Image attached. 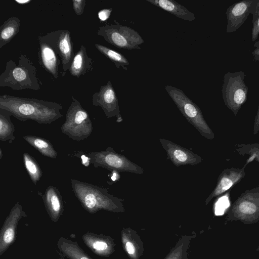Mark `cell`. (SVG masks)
Listing matches in <instances>:
<instances>
[{
	"label": "cell",
	"instance_id": "1",
	"mask_svg": "<svg viewBox=\"0 0 259 259\" xmlns=\"http://www.w3.org/2000/svg\"><path fill=\"white\" fill-rule=\"evenodd\" d=\"M0 108L9 111L20 121L31 120L39 124H51L63 116L60 103L7 94L0 96Z\"/></svg>",
	"mask_w": 259,
	"mask_h": 259
},
{
	"label": "cell",
	"instance_id": "2",
	"mask_svg": "<svg viewBox=\"0 0 259 259\" xmlns=\"http://www.w3.org/2000/svg\"><path fill=\"white\" fill-rule=\"evenodd\" d=\"M71 186L82 207L90 213L101 210L119 211L122 209V200L102 187L75 179L71 180Z\"/></svg>",
	"mask_w": 259,
	"mask_h": 259
},
{
	"label": "cell",
	"instance_id": "3",
	"mask_svg": "<svg viewBox=\"0 0 259 259\" xmlns=\"http://www.w3.org/2000/svg\"><path fill=\"white\" fill-rule=\"evenodd\" d=\"M42 85L34 64L22 54L19 56L18 64L11 59L7 61L5 70L0 75V87H7L16 91H38Z\"/></svg>",
	"mask_w": 259,
	"mask_h": 259
},
{
	"label": "cell",
	"instance_id": "4",
	"mask_svg": "<svg viewBox=\"0 0 259 259\" xmlns=\"http://www.w3.org/2000/svg\"><path fill=\"white\" fill-rule=\"evenodd\" d=\"M168 95L177 108L201 134L208 140L214 138V134L205 121L199 107L187 97L182 90L170 85L165 86Z\"/></svg>",
	"mask_w": 259,
	"mask_h": 259
},
{
	"label": "cell",
	"instance_id": "5",
	"mask_svg": "<svg viewBox=\"0 0 259 259\" xmlns=\"http://www.w3.org/2000/svg\"><path fill=\"white\" fill-rule=\"evenodd\" d=\"M61 130L62 133L76 141L86 139L93 132V123L88 112L73 96Z\"/></svg>",
	"mask_w": 259,
	"mask_h": 259
},
{
	"label": "cell",
	"instance_id": "6",
	"mask_svg": "<svg viewBox=\"0 0 259 259\" xmlns=\"http://www.w3.org/2000/svg\"><path fill=\"white\" fill-rule=\"evenodd\" d=\"M227 221L249 225L259 222V186L242 193L227 211Z\"/></svg>",
	"mask_w": 259,
	"mask_h": 259
},
{
	"label": "cell",
	"instance_id": "7",
	"mask_svg": "<svg viewBox=\"0 0 259 259\" xmlns=\"http://www.w3.org/2000/svg\"><path fill=\"white\" fill-rule=\"evenodd\" d=\"M245 74L239 71L227 72L223 77L222 94L225 105L236 115L246 102L248 88L244 82Z\"/></svg>",
	"mask_w": 259,
	"mask_h": 259
},
{
	"label": "cell",
	"instance_id": "8",
	"mask_svg": "<svg viewBox=\"0 0 259 259\" xmlns=\"http://www.w3.org/2000/svg\"><path fill=\"white\" fill-rule=\"evenodd\" d=\"M110 44L122 49L140 50L139 45L144 40L133 28L122 25L114 20V24H106L99 28L97 32Z\"/></svg>",
	"mask_w": 259,
	"mask_h": 259
},
{
	"label": "cell",
	"instance_id": "9",
	"mask_svg": "<svg viewBox=\"0 0 259 259\" xmlns=\"http://www.w3.org/2000/svg\"><path fill=\"white\" fill-rule=\"evenodd\" d=\"M88 156L91 163L95 168L101 167L111 171L130 172L143 174V168L129 160L124 155L116 152L112 147H107L104 151L91 152Z\"/></svg>",
	"mask_w": 259,
	"mask_h": 259
},
{
	"label": "cell",
	"instance_id": "10",
	"mask_svg": "<svg viewBox=\"0 0 259 259\" xmlns=\"http://www.w3.org/2000/svg\"><path fill=\"white\" fill-rule=\"evenodd\" d=\"M38 38L49 44L61 58V76H64L74 55L70 32L68 30H57L40 35Z\"/></svg>",
	"mask_w": 259,
	"mask_h": 259
},
{
	"label": "cell",
	"instance_id": "11",
	"mask_svg": "<svg viewBox=\"0 0 259 259\" xmlns=\"http://www.w3.org/2000/svg\"><path fill=\"white\" fill-rule=\"evenodd\" d=\"M92 101L94 106L101 107L107 118L115 117L118 123L123 121L118 98L110 80L101 85L99 91L93 94Z\"/></svg>",
	"mask_w": 259,
	"mask_h": 259
},
{
	"label": "cell",
	"instance_id": "12",
	"mask_svg": "<svg viewBox=\"0 0 259 259\" xmlns=\"http://www.w3.org/2000/svg\"><path fill=\"white\" fill-rule=\"evenodd\" d=\"M21 205L17 202L6 218L0 232V255L8 249L16 239L17 225L20 219L26 217Z\"/></svg>",
	"mask_w": 259,
	"mask_h": 259
},
{
	"label": "cell",
	"instance_id": "13",
	"mask_svg": "<svg viewBox=\"0 0 259 259\" xmlns=\"http://www.w3.org/2000/svg\"><path fill=\"white\" fill-rule=\"evenodd\" d=\"M162 147L167 154V159L175 166L195 165L202 162L203 159L193 151L173 142L165 139H159Z\"/></svg>",
	"mask_w": 259,
	"mask_h": 259
},
{
	"label": "cell",
	"instance_id": "14",
	"mask_svg": "<svg viewBox=\"0 0 259 259\" xmlns=\"http://www.w3.org/2000/svg\"><path fill=\"white\" fill-rule=\"evenodd\" d=\"M250 161L248 159L244 166L241 168H227L219 175L217 185L205 200L206 204L211 199L228 191L239 183L245 176V168Z\"/></svg>",
	"mask_w": 259,
	"mask_h": 259
},
{
	"label": "cell",
	"instance_id": "15",
	"mask_svg": "<svg viewBox=\"0 0 259 259\" xmlns=\"http://www.w3.org/2000/svg\"><path fill=\"white\" fill-rule=\"evenodd\" d=\"M253 0H242L230 6L227 9L226 32L236 31L247 20L250 14Z\"/></svg>",
	"mask_w": 259,
	"mask_h": 259
},
{
	"label": "cell",
	"instance_id": "16",
	"mask_svg": "<svg viewBox=\"0 0 259 259\" xmlns=\"http://www.w3.org/2000/svg\"><path fill=\"white\" fill-rule=\"evenodd\" d=\"M39 47L37 52L40 66L48 72L52 77H59L60 60L59 55L47 42L38 38Z\"/></svg>",
	"mask_w": 259,
	"mask_h": 259
},
{
	"label": "cell",
	"instance_id": "17",
	"mask_svg": "<svg viewBox=\"0 0 259 259\" xmlns=\"http://www.w3.org/2000/svg\"><path fill=\"white\" fill-rule=\"evenodd\" d=\"M37 193L42 198L51 220L54 223L57 222L64 211V203L59 189L49 186L44 194L39 191Z\"/></svg>",
	"mask_w": 259,
	"mask_h": 259
},
{
	"label": "cell",
	"instance_id": "18",
	"mask_svg": "<svg viewBox=\"0 0 259 259\" xmlns=\"http://www.w3.org/2000/svg\"><path fill=\"white\" fill-rule=\"evenodd\" d=\"M94 62L92 58L88 55L85 47L82 45L74 54L69 72L71 76L79 78L93 70Z\"/></svg>",
	"mask_w": 259,
	"mask_h": 259
},
{
	"label": "cell",
	"instance_id": "19",
	"mask_svg": "<svg viewBox=\"0 0 259 259\" xmlns=\"http://www.w3.org/2000/svg\"><path fill=\"white\" fill-rule=\"evenodd\" d=\"M147 2L175 15L179 18L192 22L196 20L194 14L173 0H146Z\"/></svg>",
	"mask_w": 259,
	"mask_h": 259
},
{
	"label": "cell",
	"instance_id": "20",
	"mask_svg": "<svg viewBox=\"0 0 259 259\" xmlns=\"http://www.w3.org/2000/svg\"><path fill=\"white\" fill-rule=\"evenodd\" d=\"M84 244L94 254L106 256L110 252L111 247L108 239L93 232H87L82 236Z\"/></svg>",
	"mask_w": 259,
	"mask_h": 259
},
{
	"label": "cell",
	"instance_id": "21",
	"mask_svg": "<svg viewBox=\"0 0 259 259\" xmlns=\"http://www.w3.org/2000/svg\"><path fill=\"white\" fill-rule=\"evenodd\" d=\"M57 245L61 253L68 259H93L75 241L61 237Z\"/></svg>",
	"mask_w": 259,
	"mask_h": 259
},
{
	"label": "cell",
	"instance_id": "22",
	"mask_svg": "<svg viewBox=\"0 0 259 259\" xmlns=\"http://www.w3.org/2000/svg\"><path fill=\"white\" fill-rule=\"evenodd\" d=\"M20 21L18 17L12 16L0 27V49L8 44L20 31Z\"/></svg>",
	"mask_w": 259,
	"mask_h": 259
},
{
	"label": "cell",
	"instance_id": "23",
	"mask_svg": "<svg viewBox=\"0 0 259 259\" xmlns=\"http://www.w3.org/2000/svg\"><path fill=\"white\" fill-rule=\"evenodd\" d=\"M24 140L36 149L43 156L56 159L58 152L48 140L36 136L26 135Z\"/></svg>",
	"mask_w": 259,
	"mask_h": 259
},
{
	"label": "cell",
	"instance_id": "24",
	"mask_svg": "<svg viewBox=\"0 0 259 259\" xmlns=\"http://www.w3.org/2000/svg\"><path fill=\"white\" fill-rule=\"evenodd\" d=\"M12 115L9 111L0 108V141L2 142L9 141L11 143L16 138L15 127L10 118Z\"/></svg>",
	"mask_w": 259,
	"mask_h": 259
},
{
	"label": "cell",
	"instance_id": "25",
	"mask_svg": "<svg viewBox=\"0 0 259 259\" xmlns=\"http://www.w3.org/2000/svg\"><path fill=\"white\" fill-rule=\"evenodd\" d=\"M95 46L100 53L114 63L117 68L122 67L125 70H127L126 66L130 63L124 55L103 45L95 44Z\"/></svg>",
	"mask_w": 259,
	"mask_h": 259
},
{
	"label": "cell",
	"instance_id": "26",
	"mask_svg": "<svg viewBox=\"0 0 259 259\" xmlns=\"http://www.w3.org/2000/svg\"><path fill=\"white\" fill-rule=\"evenodd\" d=\"M23 159L24 165L31 180L34 185H36L42 176L40 167L34 157L26 152L23 154Z\"/></svg>",
	"mask_w": 259,
	"mask_h": 259
},
{
	"label": "cell",
	"instance_id": "27",
	"mask_svg": "<svg viewBox=\"0 0 259 259\" xmlns=\"http://www.w3.org/2000/svg\"><path fill=\"white\" fill-rule=\"evenodd\" d=\"M235 149L241 155H249L248 159L250 162L253 160L259 162V143L238 144Z\"/></svg>",
	"mask_w": 259,
	"mask_h": 259
},
{
	"label": "cell",
	"instance_id": "28",
	"mask_svg": "<svg viewBox=\"0 0 259 259\" xmlns=\"http://www.w3.org/2000/svg\"><path fill=\"white\" fill-rule=\"evenodd\" d=\"M250 13L252 15L251 38L252 41L255 42L259 35V0H253Z\"/></svg>",
	"mask_w": 259,
	"mask_h": 259
},
{
	"label": "cell",
	"instance_id": "29",
	"mask_svg": "<svg viewBox=\"0 0 259 259\" xmlns=\"http://www.w3.org/2000/svg\"><path fill=\"white\" fill-rule=\"evenodd\" d=\"M85 4V0L72 1L73 9L76 15L80 16L83 14Z\"/></svg>",
	"mask_w": 259,
	"mask_h": 259
},
{
	"label": "cell",
	"instance_id": "30",
	"mask_svg": "<svg viewBox=\"0 0 259 259\" xmlns=\"http://www.w3.org/2000/svg\"><path fill=\"white\" fill-rule=\"evenodd\" d=\"M112 8L103 9L98 13V17L100 22H104L110 17L112 12Z\"/></svg>",
	"mask_w": 259,
	"mask_h": 259
},
{
	"label": "cell",
	"instance_id": "31",
	"mask_svg": "<svg viewBox=\"0 0 259 259\" xmlns=\"http://www.w3.org/2000/svg\"><path fill=\"white\" fill-rule=\"evenodd\" d=\"M259 132V104L258 107V110L256 113V115L255 117L253 133V135H255Z\"/></svg>",
	"mask_w": 259,
	"mask_h": 259
},
{
	"label": "cell",
	"instance_id": "32",
	"mask_svg": "<svg viewBox=\"0 0 259 259\" xmlns=\"http://www.w3.org/2000/svg\"><path fill=\"white\" fill-rule=\"evenodd\" d=\"M81 159V163L85 166H88L91 163V158L85 155H81L80 157Z\"/></svg>",
	"mask_w": 259,
	"mask_h": 259
},
{
	"label": "cell",
	"instance_id": "33",
	"mask_svg": "<svg viewBox=\"0 0 259 259\" xmlns=\"http://www.w3.org/2000/svg\"><path fill=\"white\" fill-rule=\"evenodd\" d=\"M125 247L127 252L130 254H133L135 252V248L133 244L130 242H128L126 243Z\"/></svg>",
	"mask_w": 259,
	"mask_h": 259
},
{
	"label": "cell",
	"instance_id": "34",
	"mask_svg": "<svg viewBox=\"0 0 259 259\" xmlns=\"http://www.w3.org/2000/svg\"><path fill=\"white\" fill-rule=\"evenodd\" d=\"M251 54L255 61L259 62V46L255 48V49L252 52Z\"/></svg>",
	"mask_w": 259,
	"mask_h": 259
},
{
	"label": "cell",
	"instance_id": "35",
	"mask_svg": "<svg viewBox=\"0 0 259 259\" xmlns=\"http://www.w3.org/2000/svg\"><path fill=\"white\" fill-rule=\"evenodd\" d=\"M15 2L20 5H25L29 4L31 2V0H15Z\"/></svg>",
	"mask_w": 259,
	"mask_h": 259
},
{
	"label": "cell",
	"instance_id": "36",
	"mask_svg": "<svg viewBox=\"0 0 259 259\" xmlns=\"http://www.w3.org/2000/svg\"><path fill=\"white\" fill-rule=\"evenodd\" d=\"M253 46L255 47V48H256L257 47L259 46V41H255Z\"/></svg>",
	"mask_w": 259,
	"mask_h": 259
},
{
	"label": "cell",
	"instance_id": "37",
	"mask_svg": "<svg viewBox=\"0 0 259 259\" xmlns=\"http://www.w3.org/2000/svg\"><path fill=\"white\" fill-rule=\"evenodd\" d=\"M2 157H3V151H2V149L1 148H0V159H1L2 158Z\"/></svg>",
	"mask_w": 259,
	"mask_h": 259
},
{
	"label": "cell",
	"instance_id": "38",
	"mask_svg": "<svg viewBox=\"0 0 259 259\" xmlns=\"http://www.w3.org/2000/svg\"><path fill=\"white\" fill-rule=\"evenodd\" d=\"M58 259H66V258L64 257L63 256H60Z\"/></svg>",
	"mask_w": 259,
	"mask_h": 259
},
{
	"label": "cell",
	"instance_id": "39",
	"mask_svg": "<svg viewBox=\"0 0 259 259\" xmlns=\"http://www.w3.org/2000/svg\"><path fill=\"white\" fill-rule=\"evenodd\" d=\"M256 251H259V245L258 246L257 249H256Z\"/></svg>",
	"mask_w": 259,
	"mask_h": 259
}]
</instances>
